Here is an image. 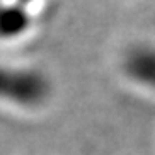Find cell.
Wrapping results in <instances>:
<instances>
[{
    "mask_svg": "<svg viewBox=\"0 0 155 155\" xmlns=\"http://www.w3.org/2000/svg\"><path fill=\"white\" fill-rule=\"evenodd\" d=\"M51 97V82L45 75L26 68H0V101L36 108Z\"/></svg>",
    "mask_w": 155,
    "mask_h": 155,
    "instance_id": "1",
    "label": "cell"
},
{
    "mask_svg": "<svg viewBox=\"0 0 155 155\" xmlns=\"http://www.w3.org/2000/svg\"><path fill=\"white\" fill-rule=\"evenodd\" d=\"M125 71L131 81L155 90V51L142 49L129 52V56L125 58Z\"/></svg>",
    "mask_w": 155,
    "mask_h": 155,
    "instance_id": "2",
    "label": "cell"
}]
</instances>
